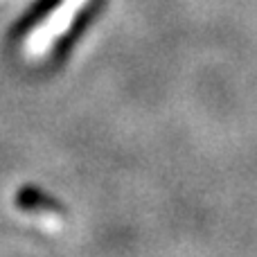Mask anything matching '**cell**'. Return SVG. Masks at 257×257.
<instances>
[{"label": "cell", "instance_id": "obj_1", "mask_svg": "<svg viewBox=\"0 0 257 257\" xmlns=\"http://www.w3.org/2000/svg\"><path fill=\"white\" fill-rule=\"evenodd\" d=\"M88 0H61L57 7L50 12V16L45 21H41V25H36L30 32V36L25 39V52L30 57H43L54 48V43L59 41V36H63L70 30L75 16L84 9V5Z\"/></svg>", "mask_w": 257, "mask_h": 257}, {"label": "cell", "instance_id": "obj_2", "mask_svg": "<svg viewBox=\"0 0 257 257\" xmlns=\"http://www.w3.org/2000/svg\"><path fill=\"white\" fill-rule=\"evenodd\" d=\"M18 205H21L27 214H32L43 228H48V230H59V228H61V217H59V212L52 205H48V201H45L39 192L23 190L21 196H18Z\"/></svg>", "mask_w": 257, "mask_h": 257}]
</instances>
